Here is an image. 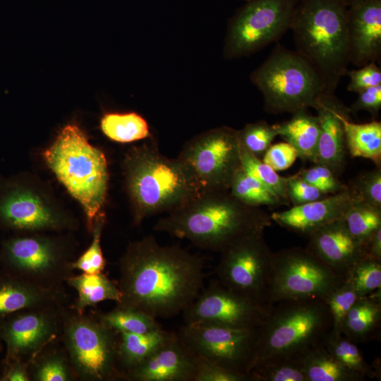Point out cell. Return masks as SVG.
I'll list each match as a JSON object with an SVG mask.
<instances>
[{"instance_id":"obj_51","label":"cell","mask_w":381,"mask_h":381,"mask_svg":"<svg viewBox=\"0 0 381 381\" xmlns=\"http://www.w3.org/2000/svg\"><path fill=\"white\" fill-rule=\"evenodd\" d=\"M348 8L364 3L370 0H341Z\"/></svg>"},{"instance_id":"obj_16","label":"cell","mask_w":381,"mask_h":381,"mask_svg":"<svg viewBox=\"0 0 381 381\" xmlns=\"http://www.w3.org/2000/svg\"><path fill=\"white\" fill-rule=\"evenodd\" d=\"M273 305L255 301L226 288L216 279L202 289L182 314L184 324L255 329L266 322Z\"/></svg>"},{"instance_id":"obj_34","label":"cell","mask_w":381,"mask_h":381,"mask_svg":"<svg viewBox=\"0 0 381 381\" xmlns=\"http://www.w3.org/2000/svg\"><path fill=\"white\" fill-rule=\"evenodd\" d=\"M99 316L105 325L119 332L141 334L162 327L157 318L145 313L117 306Z\"/></svg>"},{"instance_id":"obj_11","label":"cell","mask_w":381,"mask_h":381,"mask_svg":"<svg viewBox=\"0 0 381 381\" xmlns=\"http://www.w3.org/2000/svg\"><path fill=\"white\" fill-rule=\"evenodd\" d=\"M198 191L226 190L242 168L238 130L220 126L186 143L177 157Z\"/></svg>"},{"instance_id":"obj_32","label":"cell","mask_w":381,"mask_h":381,"mask_svg":"<svg viewBox=\"0 0 381 381\" xmlns=\"http://www.w3.org/2000/svg\"><path fill=\"white\" fill-rule=\"evenodd\" d=\"M229 190L241 202L253 207H277L289 205L287 202L247 174L243 168L234 175Z\"/></svg>"},{"instance_id":"obj_15","label":"cell","mask_w":381,"mask_h":381,"mask_svg":"<svg viewBox=\"0 0 381 381\" xmlns=\"http://www.w3.org/2000/svg\"><path fill=\"white\" fill-rule=\"evenodd\" d=\"M177 334L195 354L226 369L249 375L255 354L258 329L184 324Z\"/></svg>"},{"instance_id":"obj_44","label":"cell","mask_w":381,"mask_h":381,"mask_svg":"<svg viewBox=\"0 0 381 381\" xmlns=\"http://www.w3.org/2000/svg\"><path fill=\"white\" fill-rule=\"evenodd\" d=\"M194 381H250V377L222 368L197 355Z\"/></svg>"},{"instance_id":"obj_25","label":"cell","mask_w":381,"mask_h":381,"mask_svg":"<svg viewBox=\"0 0 381 381\" xmlns=\"http://www.w3.org/2000/svg\"><path fill=\"white\" fill-rule=\"evenodd\" d=\"M292 114L290 119L274 124L278 135L297 150L299 157L314 163L320 135L319 119L307 109Z\"/></svg>"},{"instance_id":"obj_3","label":"cell","mask_w":381,"mask_h":381,"mask_svg":"<svg viewBox=\"0 0 381 381\" xmlns=\"http://www.w3.org/2000/svg\"><path fill=\"white\" fill-rule=\"evenodd\" d=\"M121 169L135 226L148 217L175 210L200 193L179 159L163 155L151 142L129 148Z\"/></svg>"},{"instance_id":"obj_47","label":"cell","mask_w":381,"mask_h":381,"mask_svg":"<svg viewBox=\"0 0 381 381\" xmlns=\"http://www.w3.org/2000/svg\"><path fill=\"white\" fill-rule=\"evenodd\" d=\"M298 157L297 150L287 142H284L271 145L262 160L277 171L289 169Z\"/></svg>"},{"instance_id":"obj_53","label":"cell","mask_w":381,"mask_h":381,"mask_svg":"<svg viewBox=\"0 0 381 381\" xmlns=\"http://www.w3.org/2000/svg\"><path fill=\"white\" fill-rule=\"evenodd\" d=\"M244 1H246V2H248V1H252V0H244Z\"/></svg>"},{"instance_id":"obj_39","label":"cell","mask_w":381,"mask_h":381,"mask_svg":"<svg viewBox=\"0 0 381 381\" xmlns=\"http://www.w3.org/2000/svg\"><path fill=\"white\" fill-rule=\"evenodd\" d=\"M105 224V214L99 215L92 229V239L87 249L73 262V270L83 273L97 274L103 272L106 267V260L101 246V238Z\"/></svg>"},{"instance_id":"obj_14","label":"cell","mask_w":381,"mask_h":381,"mask_svg":"<svg viewBox=\"0 0 381 381\" xmlns=\"http://www.w3.org/2000/svg\"><path fill=\"white\" fill-rule=\"evenodd\" d=\"M217 279L226 288L263 304L269 301L273 253L263 234L244 238L221 253Z\"/></svg>"},{"instance_id":"obj_13","label":"cell","mask_w":381,"mask_h":381,"mask_svg":"<svg viewBox=\"0 0 381 381\" xmlns=\"http://www.w3.org/2000/svg\"><path fill=\"white\" fill-rule=\"evenodd\" d=\"M343 280L307 248L284 249L273 253L269 301L324 299Z\"/></svg>"},{"instance_id":"obj_42","label":"cell","mask_w":381,"mask_h":381,"mask_svg":"<svg viewBox=\"0 0 381 381\" xmlns=\"http://www.w3.org/2000/svg\"><path fill=\"white\" fill-rule=\"evenodd\" d=\"M297 174L326 195L341 193L349 188L339 180L333 171L322 164H315L313 167L301 170Z\"/></svg>"},{"instance_id":"obj_2","label":"cell","mask_w":381,"mask_h":381,"mask_svg":"<svg viewBox=\"0 0 381 381\" xmlns=\"http://www.w3.org/2000/svg\"><path fill=\"white\" fill-rule=\"evenodd\" d=\"M272 223L262 209L243 203L226 190L199 193L159 219L154 229L221 253L239 241L263 234Z\"/></svg>"},{"instance_id":"obj_6","label":"cell","mask_w":381,"mask_h":381,"mask_svg":"<svg viewBox=\"0 0 381 381\" xmlns=\"http://www.w3.org/2000/svg\"><path fill=\"white\" fill-rule=\"evenodd\" d=\"M78 219L39 176L21 171L0 176V231L13 234L72 232Z\"/></svg>"},{"instance_id":"obj_52","label":"cell","mask_w":381,"mask_h":381,"mask_svg":"<svg viewBox=\"0 0 381 381\" xmlns=\"http://www.w3.org/2000/svg\"><path fill=\"white\" fill-rule=\"evenodd\" d=\"M2 346H1V341L0 340V353L1 352Z\"/></svg>"},{"instance_id":"obj_18","label":"cell","mask_w":381,"mask_h":381,"mask_svg":"<svg viewBox=\"0 0 381 381\" xmlns=\"http://www.w3.org/2000/svg\"><path fill=\"white\" fill-rule=\"evenodd\" d=\"M197 355L177 332L144 361L127 371L123 379L131 381H194Z\"/></svg>"},{"instance_id":"obj_29","label":"cell","mask_w":381,"mask_h":381,"mask_svg":"<svg viewBox=\"0 0 381 381\" xmlns=\"http://www.w3.org/2000/svg\"><path fill=\"white\" fill-rule=\"evenodd\" d=\"M322 342L302 356L308 381L365 380L348 370L336 360L327 351Z\"/></svg>"},{"instance_id":"obj_1","label":"cell","mask_w":381,"mask_h":381,"mask_svg":"<svg viewBox=\"0 0 381 381\" xmlns=\"http://www.w3.org/2000/svg\"><path fill=\"white\" fill-rule=\"evenodd\" d=\"M117 306L168 318L183 311L204 288V262L179 246H161L152 236L130 242L119 260Z\"/></svg>"},{"instance_id":"obj_8","label":"cell","mask_w":381,"mask_h":381,"mask_svg":"<svg viewBox=\"0 0 381 381\" xmlns=\"http://www.w3.org/2000/svg\"><path fill=\"white\" fill-rule=\"evenodd\" d=\"M77 249L71 232L13 234L0 242V266L35 285L63 287L73 275Z\"/></svg>"},{"instance_id":"obj_26","label":"cell","mask_w":381,"mask_h":381,"mask_svg":"<svg viewBox=\"0 0 381 381\" xmlns=\"http://www.w3.org/2000/svg\"><path fill=\"white\" fill-rule=\"evenodd\" d=\"M172 334L162 327L141 334L118 332L117 363L121 379L127 371L144 361Z\"/></svg>"},{"instance_id":"obj_50","label":"cell","mask_w":381,"mask_h":381,"mask_svg":"<svg viewBox=\"0 0 381 381\" xmlns=\"http://www.w3.org/2000/svg\"><path fill=\"white\" fill-rule=\"evenodd\" d=\"M28 363H17L5 367V371L1 380L4 381H28L30 380L28 373Z\"/></svg>"},{"instance_id":"obj_4","label":"cell","mask_w":381,"mask_h":381,"mask_svg":"<svg viewBox=\"0 0 381 381\" xmlns=\"http://www.w3.org/2000/svg\"><path fill=\"white\" fill-rule=\"evenodd\" d=\"M348 7L341 0H298L290 30L296 51L318 72L329 92L349 63Z\"/></svg>"},{"instance_id":"obj_20","label":"cell","mask_w":381,"mask_h":381,"mask_svg":"<svg viewBox=\"0 0 381 381\" xmlns=\"http://www.w3.org/2000/svg\"><path fill=\"white\" fill-rule=\"evenodd\" d=\"M358 200L349 187L341 193L274 212L270 214V218L280 226L306 237L327 224L344 219L348 210Z\"/></svg>"},{"instance_id":"obj_17","label":"cell","mask_w":381,"mask_h":381,"mask_svg":"<svg viewBox=\"0 0 381 381\" xmlns=\"http://www.w3.org/2000/svg\"><path fill=\"white\" fill-rule=\"evenodd\" d=\"M65 305L29 308L0 322V340L6 347L5 367L28 363L60 335Z\"/></svg>"},{"instance_id":"obj_43","label":"cell","mask_w":381,"mask_h":381,"mask_svg":"<svg viewBox=\"0 0 381 381\" xmlns=\"http://www.w3.org/2000/svg\"><path fill=\"white\" fill-rule=\"evenodd\" d=\"M349 187L360 201L381 208L380 167L359 175Z\"/></svg>"},{"instance_id":"obj_33","label":"cell","mask_w":381,"mask_h":381,"mask_svg":"<svg viewBox=\"0 0 381 381\" xmlns=\"http://www.w3.org/2000/svg\"><path fill=\"white\" fill-rule=\"evenodd\" d=\"M30 380L70 381L75 378L66 353L51 351L35 357L28 366Z\"/></svg>"},{"instance_id":"obj_28","label":"cell","mask_w":381,"mask_h":381,"mask_svg":"<svg viewBox=\"0 0 381 381\" xmlns=\"http://www.w3.org/2000/svg\"><path fill=\"white\" fill-rule=\"evenodd\" d=\"M66 283L78 292V298L71 308L79 313L103 301L121 299V291L114 282L102 272L97 274L83 273L70 277Z\"/></svg>"},{"instance_id":"obj_45","label":"cell","mask_w":381,"mask_h":381,"mask_svg":"<svg viewBox=\"0 0 381 381\" xmlns=\"http://www.w3.org/2000/svg\"><path fill=\"white\" fill-rule=\"evenodd\" d=\"M286 193L294 206L306 204L326 197V195L310 184L297 174L289 176Z\"/></svg>"},{"instance_id":"obj_21","label":"cell","mask_w":381,"mask_h":381,"mask_svg":"<svg viewBox=\"0 0 381 381\" xmlns=\"http://www.w3.org/2000/svg\"><path fill=\"white\" fill-rule=\"evenodd\" d=\"M349 63L361 67L377 63L381 56V0L348 8Z\"/></svg>"},{"instance_id":"obj_40","label":"cell","mask_w":381,"mask_h":381,"mask_svg":"<svg viewBox=\"0 0 381 381\" xmlns=\"http://www.w3.org/2000/svg\"><path fill=\"white\" fill-rule=\"evenodd\" d=\"M360 297L351 280L346 277L325 296V301L332 319L331 331L340 332L343 321L349 310Z\"/></svg>"},{"instance_id":"obj_5","label":"cell","mask_w":381,"mask_h":381,"mask_svg":"<svg viewBox=\"0 0 381 381\" xmlns=\"http://www.w3.org/2000/svg\"><path fill=\"white\" fill-rule=\"evenodd\" d=\"M48 168L83 208L91 234L103 211L108 191L109 171L104 153L92 145L75 123L63 127L42 152Z\"/></svg>"},{"instance_id":"obj_31","label":"cell","mask_w":381,"mask_h":381,"mask_svg":"<svg viewBox=\"0 0 381 381\" xmlns=\"http://www.w3.org/2000/svg\"><path fill=\"white\" fill-rule=\"evenodd\" d=\"M327 351L341 365L362 377H378V368L369 365L364 359L356 343L340 332L330 331L323 340Z\"/></svg>"},{"instance_id":"obj_36","label":"cell","mask_w":381,"mask_h":381,"mask_svg":"<svg viewBox=\"0 0 381 381\" xmlns=\"http://www.w3.org/2000/svg\"><path fill=\"white\" fill-rule=\"evenodd\" d=\"M343 219L351 235L363 243L381 228V208L358 200L348 210Z\"/></svg>"},{"instance_id":"obj_19","label":"cell","mask_w":381,"mask_h":381,"mask_svg":"<svg viewBox=\"0 0 381 381\" xmlns=\"http://www.w3.org/2000/svg\"><path fill=\"white\" fill-rule=\"evenodd\" d=\"M306 238L307 250L342 279L365 258L363 243L351 235L343 219L317 229Z\"/></svg>"},{"instance_id":"obj_38","label":"cell","mask_w":381,"mask_h":381,"mask_svg":"<svg viewBox=\"0 0 381 381\" xmlns=\"http://www.w3.org/2000/svg\"><path fill=\"white\" fill-rule=\"evenodd\" d=\"M277 135L275 126L265 121L248 123L238 130L240 146L260 159Z\"/></svg>"},{"instance_id":"obj_12","label":"cell","mask_w":381,"mask_h":381,"mask_svg":"<svg viewBox=\"0 0 381 381\" xmlns=\"http://www.w3.org/2000/svg\"><path fill=\"white\" fill-rule=\"evenodd\" d=\"M298 0H252L230 19L224 40L226 59L251 55L290 30Z\"/></svg>"},{"instance_id":"obj_41","label":"cell","mask_w":381,"mask_h":381,"mask_svg":"<svg viewBox=\"0 0 381 381\" xmlns=\"http://www.w3.org/2000/svg\"><path fill=\"white\" fill-rule=\"evenodd\" d=\"M358 296H368L381 288V261L363 258L358 262L346 276Z\"/></svg>"},{"instance_id":"obj_23","label":"cell","mask_w":381,"mask_h":381,"mask_svg":"<svg viewBox=\"0 0 381 381\" xmlns=\"http://www.w3.org/2000/svg\"><path fill=\"white\" fill-rule=\"evenodd\" d=\"M64 287L45 288L28 282L0 266V322L18 311L65 305Z\"/></svg>"},{"instance_id":"obj_30","label":"cell","mask_w":381,"mask_h":381,"mask_svg":"<svg viewBox=\"0 0 381 381\" xmlns=\"http://www.w3.org/2000/svg\"><path fill=\"white\" fill-rule=\"evenodd\" d=\"M100 126L109 139L118 143H132L151 137L147 121L135 112L107 113Z\"/></svg>"},{"instance_id":"obj_37","label":"cell","mask_w":381,"mask_h":381,"mask_svg":"<svg viewBox=\"0 0 381 381\" xmlns=\"http://www.w3.org/2000/svg\"><path fill=\"white\" fill-rule=\"evenodd\" d=\"M240 147L243 169L289 204L286 193L289 176L279 175L275 170L263 162L260 158L253 155L241 146Z\"/></svg>"},{"instance_id":"obj_22","label":"cell","mask_w":381,"mask_h":381,"mask_svg":"<svg viewBox=\"0 0 381 381\" xmlns=\"http://www.w3.org/2000/svg\"><path fill=\"white\" fill-rule=\"evenodd\" d=\"M314 109L320 122V135L314 164L324 165L337 175L344 168L347 148L341 116L350 111L333 92H326Z\"/></svg>"},{"instance_id":"obj_7","label":"cell","mask_w":381,"mask_h":381,"mask_svg":"<svg viewBox=\"0 0 381 381\" xmlns=\"http://www.w3.org/2000/svg\"><path fill=\"white\" fill-rule=\"evenodd\" d=\"M332 329V316L324 299L275 303L266 322L258 329L251 370L262 363L301 357L321 344Z\"/></svg>"},{"instance_id":"obj_46","label":"cell","mask_w":381,"mask_h":381,"mask_svg":"<svg viewBox=\"0 0 381 381\" xmlns=\"http://www.w3.org/2000/svg\"><path fill=\"white\" fill-rule=\"evenodd\" d=\"M346 75L349 77L347 90L359 92L370 87L381 85V69L375 62L370 63L358 69L347 71Z\"/></svg>"},{"instance_id":"obj_49","label":"cell","mask_w":381,"mask_h":381,"mask_svg":"<svg viewBox=\"0 0 381 381\" xmlns=\"http://www.w3.org/2000/svg\"><path fill=\"white\" fill-rule=\"evenodd\" d=\"M363 244L365 258L381 261V228L376 230Z\"/></svg>"},{"instance_id":"obj_24","label":"cell","mask_w":381,"mask_h":381,"mask_svg":"<svg viewBox=\"0 0 381 381\" xmlns=\"http://www.w3.org/2000/svg\"><path fill=\"white\" fill-rule=\"evenodd\" d=\"M374 293L359 298L343 321L341 332L356 344L366 343L379 338L381 324L380 289Z\"/></svg>"},{"instance_id":"obj_9","label":"cell","mask_w":381,"mask_h":381,"mask_svg":"<svg viewBox=\"0 0 381 381\" xmlns=\"http://www.w3.org/2000/svg\"><path fill=\"white\" fill-rule=\"evenodd\" d=\"M250 79L262 95L264 110L273 114L314 108L320 97L329 92L323 79L303 56L280 44L251 73Z\"/></svg>"},{"instance_id":"obj_10","label":"cell","mask_w":381,"mask_h":381,"mask_svg":"<svg viewBox=\"0 0 381 381\" xmlns=\"http://www.w3.org/2000/svg\"><path fill=\"white\" fill-rule=\"evenodd\" d=\"M60 336L75 378H121L117 363L118 332L105 325L99 315L66 308Z\"/></svg>"},{"instance_id":"obj_48","label":"cell","mask_w":381,"mask_h":381,"mask_svg":"<svg viewBox=\"0 0 381 381\" xmlns=\"http://www.w3.org/2000/svg\"><path fill=\"white\" fill-rule=\"evenodd\" d=\"M358 98L349 107L351 112L366 111L373 116L381 108V85L370 87L358 92Z\"/></svg>"},{"instance_id":"obj_35","label":"cell","mask_w":381,"mask_h":381,"mask_svg":"<svg viewBox=\"0 0 381 381\" xmlns=\"http://www.w3.org/2000/svg\"><path fill=\"white\" fill-rule=\"evenodd\" d=\"M250 381H308L301 357L260 364L249 373Z\"/></svg>"},{"instance_id":"obj_27","label":"cell","mask_w":381,"mask_h":381,"mask_svg":"<svg viewBox=\"0 0 381 381\" xmlns=\"http://www.w3.org/2000/svg\"><path fill=\"white\" fill-rule=\"evenodd\" d=\"M349 111L341 116L347 152L352 157H363L381 164V123L376 120L365 123L350 121Z\"/></svg>"}]
</instances>
